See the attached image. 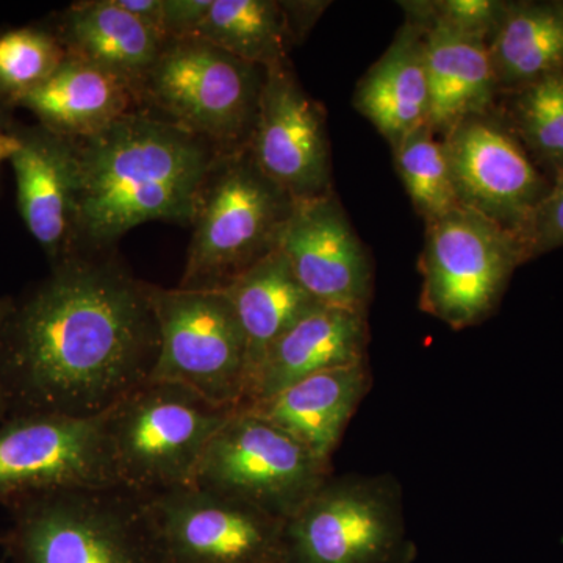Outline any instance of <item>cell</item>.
Here are the masks:
<instances>
[{"instance_id": "cell-1", "label": "cell", "mask_w": 563, "mask_h": 563, "mask_svg": "<svg viewBox=\"0 0 563 563\" xmlns=\"http://www.w3.org/2000/svg\"><path fill=\"white\" fill-rule=\"evenodd\" d=\"M158 351L150 284L110 257L70 255L13 298L0 351L9 417H101L151 379Z\"/></svg>"}, {"instance_id": "cell-2", "label": "cell", "mask_w": 563, "mask_h": 563, "mask_svg": "<svg viewBox=\"0 0 563 563\" xmlns=\"http://www.w3.org/2000/svg\"><path fill=\"white\" fill-rule=\"evenodd\" d=\"M73 141L79 163L76 244L92 252L144 222L191 224L203 184L222 155L144 109Z\"/></svg>"}, {"instance_id": "cell-3", "label": "cell", "mask_w": 563, "mask_h": 563, "mask_svg": "<svg viewBox=\"0 0 563 563\" xmlns=\"http://www.w3.org/2000/svg\"><path fill=\"white\" fill-rule=\"evenodd\" d=\"M235 410L179 384H141L103 413L120 488L151 496L190 487L211 439Z\"/></svg>"}, {"instance_id": "cell-4", "label": "cell", "mask_w": 563, "mask_h": 563, "mask_svg": "<svg viewBox=\"0 0 563 563\" xmlns=\"http://www.w3.org/2000/svg\"><path fill=\"white\" fill-rule=\"evenodd\" d=\"M295 203L250 150L221 155L199 196L179 288L224 290L276 250Z\"/></svg>"}, {"instance_id": "cell-5", "label": "cell", "mask_w": 563, "mask_h": 563, "mask_svg": "<svg viewBox=\"0 0 563 563\" xmlns=\"http://www.w3.org/2000/svg\"><path fill=\"white\" fill-rule=\"evenodd\" d=\"M266 69L209 41H166L141 87V106L211 144L222 155L250 147Z\"/></svg>"}, {"instance_id": "cell-6", "label": "cell", "mask_w": 563, "mask_h": 563, "mask_svg": "<svg viewBox=\"0 0 563 563\" xmlns=\"http://www.w3.org/2000/svg\"><path fill=\"white\" fill-rule=\"evenodd\" d=\"M7 510L11 563H157L140 496L122 488L43 493Z\"/></svg>"}, {"instance_id": "cell-7", "label": "cell", "mask_w": 563, "mask_h": 563, "mask_svg": "<svg viewBox=\"0 0 563 563\" xmlns=\"http://www.w3.org/2000/svg\"><path fill=\"white\" fill-rule=\"evenodd\" d=\"M393 474H331L284 525V563H412Z\"/></svg>"}, {"instance_id": "cell-8", "label": "cell", "mask_w": 563, "mask_h": 563, "mask_svg": "<svg viewBox=\"0 0 563 563\" xmlns=\"http://www.w3.org/2000/svg\"><path fill=\"white\" fill-rule=\"evenodd\" d=\"M526 262L514 233L455 207L426 221L421 310L454 331L481 324L498 309L515 269Z\"/></svg>"}, {"instance_id": "cell-9", "label": "cell", "mask_w": 563, "mask_h": 563, "mask_svg": "<svg viewBox=\"0 0 563 563\" xmlns=\"http://www.w3.org/2000/svg\"><path fill=\"white\" fill-rule=\"evenodd\" d=\"M332 473L331 463L277 426L236 409L211 439L191 485L287 521Z\"/></svg>"}, {"instance_id": "cell-10", "label": "cell", "mask_w": 563, "mask_h": 563, "mask_svg": "<svg viewBox=\"0 0 563 563\" xmlns=\"http://www.w3.org/2000/svg\"><path fill=\"white\" fill-rule=\"evenodd\" d=\"M161 351L151 379L179 384L239 409L250 379L246 336L222 291L150 284Z\"/></svg>"}, {"instance_id": "cell-11", "label": "cell", "mask_w": 563, "mask_h": 563, "mask_svg": "<svg viewBox=\"0 0 563 563\" xmlns=\"http://www.w3.org/2000/svg\"><path fill=\"white\" fill-rule=\"evenodd\" d=\"M157 563H284L285 521L198 487L140 496Z\"/></svg>"}, {"instance_id": "cell-12", "label": "cell", "mask_w": 563, "mask_h": 563, "mask_svg": "<svg viewBox=\"0 0 563 563\" xmlns=\"http://www.w3.org/2000/svg\"><path fill=\"white\" fill-rule=\"evenodd\" d=\"M77 488H120L103 415L25 413L0 422V506Z\"/></svg>"}, {"instance_id": "cell-13", "label": "cell", "mask_w": 563, "mask_h": 563, "mask_svg": "<svg viewBox=\"0 0 563 563\" xmlns=\"http://www.w3.org/2000/svg\"><path fill=\"white\" fill-rule=\"evenodd\" d=\"M459 206L515 236L523 232L551 181L495 111L466 118L443 136Z\"/></svg>"}, {"instance_id": "cell-14", "label": "cell", "mask_w": 563, "mask_h": 563, "mask_svg": "<svg viewBox=\"0 0 563 563\" xmlns=\"http://www.w3.org/2000/svg\"><path fill=\"white\" fill-rule=\"evenodd\" d=\"M250 150L258 168L303 202L333 192L324 111L292 73L290 62L266 69Z\"/></svg>"}, {"instance_id": "cell-15", "label": "cell", "mask_w": 563, "mask_h": 563, "mask_svg": "<svg viewBox=\"0 0 563 563\" xmlns=\"http://www.w3.org/2000/svg\"><path fill=\"white\" fill-rule=\"evenodd\" d=\"M277 250L322 306L366 314L373 295L372 263L335 191L296 202Z\"/></svg>"}, {"instance_id": "cell-16", "label": "cell", "mask_w": 563, "mask_h": 563, "mask_svg": "<svg viewBox=\"0 0 563 563\" xmlns=\"http://www.w3.org/2000/svg\"><path fill=\"white\" fill-rule=\"evenodd\" d=\"M11 157L18 210L51 265L76 254L79 163L74 141L43 125H21Z\"/></svg>"}, {"instance_id": "cell-17", "label": "cell", "mask_w": 563, "mask_h": 563, "mask_svg": "<svg viewBox=\"0 0 563 563\" xmlns=\"http://www.w3.org/2000/svg\"><path fill=\"white\" fill-rule=\"evenodd\" d=\"M368 339L366 314L318 307L269 346L239 409L265 401L312 374L368 362Z\"/></svg>"}, {"instance_id": "cell-18", "label": "cell", "mask_w": 563, "mask_h": 563, "mask_svg": "<svg viewBox=\"0 0 563 563\" xmlns=\"http://www.w3.org/2000/svg\"><path fill=\"white\" fill-rule=\"evenodd\" d=\"M372 385L368 362L339 366L312 374L244 410L277 426L318 459L331 463Z\"/></svg>"}, {"instance_id": "cell-19", "label": "cell", "mask_w": 563, "mask_h": 563, "mask_svg": "<svg viewBox=\"0 0 563 563\" xmlns=\"http://www.w3.org/2000/svg\"><path fill=\"white\" fill-rule=\"evenodd\" d=\"M424 32L429 128L439 136L476 114L488 113L499 96L487 41L470 38L409 11Z\"/></svg>"}, {"instance_id": "cell-20", "label": "cell", "mask_w": 563, "mask_h": 563, "mask_svg": "<svg viewBox=\"0 0 563 563\" xmlns=\"http://www.w3.org/2000/svg\"><path fill=\"white\" fill-rule=\"evenodd\" d=\"M18 107L31 111L43 128L69 140L87 139L143 110L139 92L128 81L69 55Z\"/></svg>"}, {"instance_id": "cell-21", "label": "cell", "mask_w": 563, "mask_h": 563, "mask_svg": "<svg viewBox=\"0 0 563 563\" xmlns=\"http://www.w3.org/2000/svg\"><path fill=\"white\" fill-rule=\"evenodd\" d=\"M354 107L391 147L428 124L431 92L424 32L417 21H406L383 57L358 81Z\"/></svg>"}, {"instance_id": "cell-22", "label": "cell", "mask_w": 563, "mask_h": 563, "mask_svg": "<svg viewBox=\"0 0 563 563\" xmlns=\"http://www.w3.org/2000/svg\"><path fill=\"white\" fill-rule=\"evenodd\" d=\"M51 31L69 57L121 77L139 96L166 44L157 32L125 13L114 0L74 3L63 11Z\"/></svg>"}, {"instance_id": "cell-23", "label": "cell", "mask_w": 563, "mask_h": 563, "mask_svg": "<svg viewBox=\"0 0 563 563\" xmlns=\"http://www.w3.org/2000/svg\"><path fill=\"white\" fill-rule=\"evenodd\" d=\"M221 291L232 302L246 336L250 379L269 346L322 306L299 284L277 247Z\"/></svg>"}, {"instance_id": "cell-24", "label": "cell", "mask_w": 563, "mask_h": 563, "mask_svg": "<svg viewBox=\"0 0 563 563\" xmlns=\"http://www.w3.org/2000/svg\"><path fill=\"white\" fill-rule=\"evenodd\" d=\"M487 47L499 95L563 73V0L507 2Z\"/></svg>"}, {"instance_id": "cell-25", "label": "cell", "mask_w": 563, "mask_h": 563, "mask_svg": "<svg viewBox=\"0 0 563 563\" xmlns=\"http://www.w3.org/2000/svg\"><path fill=\"white\" fill-rule=\"evenodd\" d=\"M196 36L240 60L269 69L288 62L296 32L287 2L213 0Z\"/></svg>"}, {"instance_id": "cell-26", "label": "cell", "mask_w": 563, "mask_h": 563, "mask_svg": "<svg viewBox=\"0 0 563 563\" xmlns=\"http://www.w3.org/2000/svg\"><path fill=\"white\" fill-rule=\"evenodd\" d=\"M499 114L537 166L563 173V73L507 92Z\"/></svg>"}, {"instance_id": "cell-27", "label": "cell", "mask_w": 563, "mask_h": 563, "mask_svg": "<svg viewBox=\"0 0 563 563\" xmlns=\"http://www.w3.org/2000/svg\"><path fill=\"white\" fill-rule=\"evenodd\" d=\"M396 169L415 210L431 221L459 207L443 140L422 124L395 147Z\"/></svg>"}, {"instance_id": "cell-28", "label": "cell", "mask_w": 563, "mask_h": 563, "mask_svg": "<svg viewBox=\"0 0 563 563\" xmlns=\"http://www.w3.org/2000/svg\"><path fill=\"white\" fill-rule=\"evenodd\" d=\"M51 29L21 27L0 33V103L13 109L54 76L66 60Z\"/></svg>"}, {"instance_id": "cell-29", "label": "cell", "mask_w": 563, "mask_h": 563, "mask_svg": "<svg viewBox=\"0 0 563 563\" xmlns=\"http://www.w3.org/2000/svg\"><path fill=\"white\" fill-rule=\"evenodd\" d=\"M507 2L499 0H440L415 2L407 11L420 14L470 38L490 40L501 21Z\"/></svg>"}, {"instance_id": "cell-30", "label": "cell", "mask_w": 563, "mask_h": 563, "mask_svg": "<svg viewBox=\"0 0 563 563\" xmlns=\"http://www.w3.org/2000/svg\"><path fill=\"white\" fill-rule=\"evenodd\" d=\"M526 261L563 247V173L554 174L550 190L518 235Z\"/></svg>"}, {"instance_id": "cell-31", "label": "cell", "mask_w": 563, "mask_h": 563, "mask_svg": "<svg viewBox=\"0 0 563 563\" xmlns=\"http://www.w3.org/2000/svg\"><path fill=\"white\" fill-rule=\"evenodd\" d=\"M213 0H163L162 32L166 41L196 36Z\"/></svg>"}, {"instance_id": "cell-32", "label": "cell", "mask_w": 563, "mask_h": 563, "mask_svg": "<svg viewBox=\"0 0 563 563\" xmlns=\"http://www.w3.org/2000/svg\"><path fill=\"white\" fill-rule=\"evenodd\" d=\"M114 3L165 40L162 32L163 0H114Z\"/></svg>"}, {"instance_id": "cell-33", "label": "cell", "mask_w": 563, "mask_h": 563, "mask_svg": "<svg viewBox=\"0 0 563 563\" xmlns=\"http://www.w3.org/2000/svg\"><path fill=\"white\" fill-rule=\"evenodd\" d=\"M20 128L21 124L10 117L9 107L0 103V173L3 165L20 150Z\"/></svg>"}, {"instance_id": "cell-34", "label": "cell", "mask_w": 563, "mask_h": 563, "mask_svg": "<svg viewBox=\"0 0 563 563\" xmlns=\"http://www.w3.org/2000/svg\"><path fill=\"white\" fill-rule=\"evenodd\" d=\"M13 298L11 296H0V351H2L3 328H5L7 318H9ZM9 418V401H7L5 388H3L2 373H0V422Z\"/></svg>"}]
</instances>
